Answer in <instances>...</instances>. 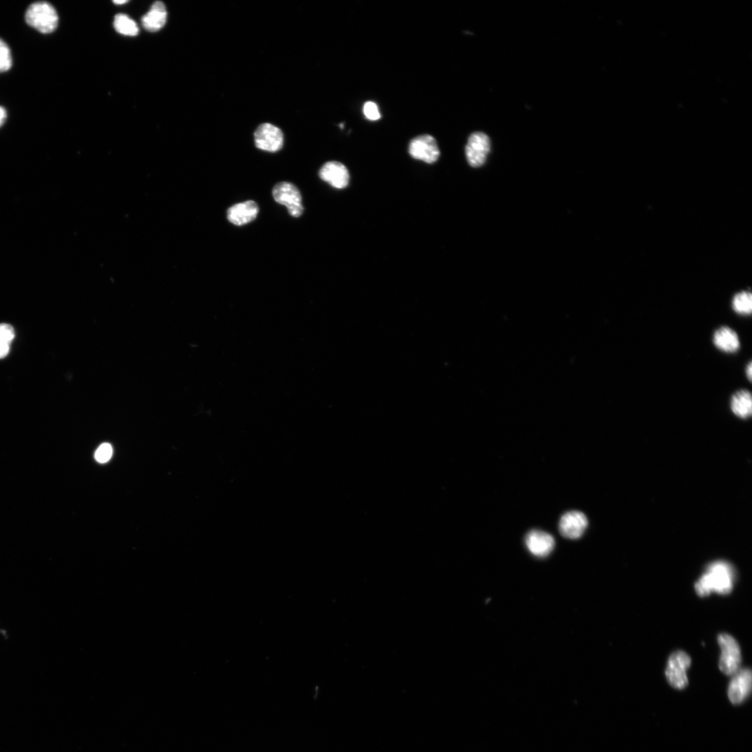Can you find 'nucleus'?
<instances>
[{"label":"nucleus","mask_w":752,"mask_h":752,"mask_svg":"<svg viewBox=\"0 0 752 752\" xmlns=\"http://www.w3.org/2000/svg\"><path fill=\"white\" fill-rule=\"evenodd\" d=\"M733 311L742 315H749L752 311V295L748 291L735 294L731 302Z\"/></svg>","instance_id":"obj_17"},{"label":"nucleus","mask_w":752,"mask_h":752,"mask_svg":"<svg viewBox=\"0 0 752 752\" xmlns=\"http://www.w3.org/2000/svg\"><path fill=\"white\" fill-rule=\"evenodd\" d=\"M529 551L537 557H545L553 550L555 541L552 535L540 530H532L525 537Z\"/></svg>","instance_id":"obj_12"},{"label":"nucleus","mask_w":752,"mask_h":752,"mask_svg":"<svg viewBox=\"0 0 752 752\" xmlns=\"http://www.w3.org/2000/svg\"><path fill=\"white\" fill-rule=\"evenodd\" d=\"M113 26L115 29L123 35L134 36L139 33L136 22L125 14H118L115 16Z\"/></svg>","instance_id":"obj_18"},{"label":"nucleus","mask_w":752,"mask_h":752,"mask_svg":"<svg viewBox=\"0 0 752 752\" xmlns=\"http://www.w3.org/2000/svg\"><path fill=\"white\" fill-rule=\"evenodd\" d=\"M691 658L684 652L678 650L669 657L666 668V677L674 688L682 689L688 684L687 671L691 665Z\"/></svg>","instance_id":"obj_4"},{"label":"nucleus","mask_w":752,"mask_h":752,"mask_svg":"<svg viewBox=\"0 0 752 752\" xmlns=\"http://www.w3.org/2000/svg\"><path fill=\"white\" fill-rule=\"evenodd\" d=\"M166 17L167 13L164 3L159 1H155L149 11L142 17V25L148 31H157L164 26Z\"/></svg>","instance_id":"obj_15"},{"label":"nucleus","mask_w":752,"mask_h":752,"mask_svg":"<svg viewBox=\"0 0 752 752\" xmlns=\"http://www.w3.org/2000/svg\"><path fill=\"white\" fill-rule=\"evenodd\" d=\"M408 150L413 158L428 164L435 162L440 155L435 139L429 134L420 135L412 139Z\"/></svg>","instance_id":"obj_8"},{"label":"nucleus","mask_w":752,"mask_h":752,"mask_svg":"<svg viewBox=\"0 0 752 752\" xmlns=\"http://www.w3.org/2000/svg\"><path fill=\"white\" fill-rule=\"evenodd\" d=\"M588 525L586 515L579 511L565 512L561 517L558 528L561 534L569 539H577L584 533Z\"/></svg>","instance_id":"obj_10"},{"label":"nucleus","mask_w":752,"mask_h":752,"mask_svg":"<svg viewBox=\"0 0 752 752\" xmlns=\"http://www.w3.org/2000/svg\"><path fill=\"white\" fill-rule=\"evenodd\" d=\"M718 643L721 653L719 661L720 670L727 675H733L741 663V651L737 641L728 634L718 636Z\"/></svg>","instance_id":"obj_3"},{"label":"nucleus","mask_w":752,"mask_h":752,"mask_svg":"<svg viewBox=\"0 0 752 752\" xmlns=\"http://www.w3.org/2000/svg\"><path fill=\"white\" fill-rule=\"evenodd\" d=\"M730 409L738 417L746 418L752 413V398L751 393L746 389L735 392L730 398Z\"/></svg>","instance_id":"obj_16"},{"label":"nucleus","mask_w":752,"mask_h":752,"mask_svg":"<svg viewBox=\"0 0 752 752\" xmlns=\"http://www.w3.org/2000/svg\"><path fill=\"white\" fill-rule=\"evenodd\" d=\"M746 375L749 381H751L752 378V363L749 361L746 366Z\"/></svg>","instance_id":"obj_23"},{"label":"nucleus","mask_w":752,"mask_h":752,"mask_svg":"<svg viewBox=\"0 0 752 752\" xmlns=\"http://www.w3.org/2000/svg\"><path fill=\"white\" fill-rule=\"evenodd\" d=\"M27 24L42 33L55 31L58 23V16L52 5L46 1L31 3L25 13Z\"/></svg>","instance_id":"obj_2"},{"label":"nucleus","mask_w":752,"mask_h":752,"mask_svg":"<svg viewBox=\"0 0 752 752\" xmlns=\"http://www.w3.org/2000/svg\"><path fill=\"white\" fill-rule=\"evenodd\" d=\"M112 453L113 449L111 446L108 443H104L96 450L95 458L98 462L104 463L110 460Z\"/></svg>","instance_id":"obj_21"},{"label":"nucleus","mask_w":752,"mask_h":752,"mask_svg":"<svg viewBox=\"0 0 752 752\" xmlns=\"http://www.w3.org/2000/svg\"><path fill=\"white\" fill-rule=\"evenodd\" d=\"M752 674L749 668L739 669L732 678L728 689L730 702L738 705L744 702L751 691Z\"/></svg>","instance_id":"obj_9"},{"label":"nucleus","mask_w":752,"mask_h":752,"mask_svg":"<svg viewBox=\"0 0 752 752\" xmlns=\"http://www.w3.org/2000/svg\"><path fill=\"white\" fill-rule=\"evenodd\" d=\"M257 148L270 152H277L283 146V133L280 128L269 123L258 125L253 134Z\"/></svg>","instance_id":"obj_6"},{"label":"nucleus","mask_w":752,"mask_h":752,"mask_svg":"<svg viewBox=\"0 0 752 752\" xmlns=\"http://www.w3.org/2000/svg\"><path fill=\"white\" fill-rule=\"evenodd\" d=\"M489 150V136L481 132L472 133L465 146V155L469 164L472 167L481 166L485 162Z\"/></svg>","instance_id":"obj_7"},{"label":"nucleus","mask_w":752,"mask_h":752,"mask_svg":"<svg viewBox=\"0 0 752 752\" xmlns=\"http://www.w3.org/2000/svg\"><path fill=\"white\" fill-rule=\"evenodd\" d=\"M735 572L732 565L723 561L709 564L705 572L695 583L698 595L705 597L712 592L721 595L730 593L733 586Z\"/></svg>","instance_id":"obj_1"},{"label":"nucleus","mask_w":752,"mask_h":752,"mask_svg":"<svg viewBox=\"0 0 752 752\" xmlns=\"http://www.w3.org/2000/svg\"><path fill=\"white\" fill-rule=\"evenodd\" d=\"M712 341L717 349L724 352H735L740 347V340L737 332L727 326L721 327L714 331Z\"/></svg>","instance_id":"obj_14"},{"label":"nucleus","mask_w":752,"mask_h":752,"mask_svg":"<svg viewBox=\"0 0 752 752\" xmlns=\"http://www.w3.org/2000/svg\"><path fill=\"white\" fill-rule=\"evenodd\" d=\"M272 194L277 203L287 207L291 216L298 217L302 214L304 207L301 196L293 184L288 182H279L274 187Z\"/></svg>","instance_id":"obj_5"},{"label":"nucleus","mask_w":752,"mask_h":752,"mask_svg":"<svg viewBox=\"0 0 752 752\" xmlns=\"http://www.w3.org/2000/svg\"><path fill=\"white\" fill-rule=\"evenodd\" d=\"M320 178L333 187L343 189L349 183V172L342 163L336 161L326 162L320 169Z\"/></svg>","instance_id":"obj_11"},{"label":"nucleus","mask_w":752,"mask_h":752,"mask_svg":"<svg viewBox=\"0 0 752 752\" xmlns=\"http://www.w3.org/2000/svg\"><path fill=\"white\" fill-rule=\"evenodd\" d=\"M12 66V56L8 45L0 38V72H4Z\"/></svg>","instance_id":"obj_20"},{"label":"nucleus","mask_w":752,"mask_h":752,"mask_svg":"<svg viewBox=\"0 0 752 752\" xmlns=\"http://www.w3.org/2000/svg\"><path fill=\"white\" fill-rule=\"evenodd\" d=\"M365 116L370 120H376L380 118V113L377 104L371 101L366 102L363 107Z\"/></svg>","instance_id":"obj_22"},{"label":"nucleus","mask_w":752,"mask_h":752,"mask_svg":"<svg viewBox=\"0 0 752 752\" xmlns=\"http://www.w3.org/2000/svg\"><path fill=\"white\" fill-rule=\"evenodd\" d=\"M15 336V329L11 324L5 322L0 323V359L8 354Z\"/></svg>","instance_id":"obj_19"},{"label":"nucleus","mask_w":752,"mask_h":752,"mask_svg":"<svg viewBox=\"0 0 752 752\" xmlns=\"http://www.w3.org/2000/svg\"><path fill=\"white\" fill-rule=\"evenodd\" d=\"M6 116L7 114L6 109L0 106V127L2 126V125L4 123L6 119Z\"/></svg>","instance_id":"obj_24"},{"label":"nucleus","mask_w":752,"mask_h":752,"mask_svg":"<svg viewBox=\"0 0 752 752\" xmlns=\"http://www.w3.org/2000/svg\"><path fill=\"white\" fill-rule=\"evenodd\" d=\"M127 2V1H123H123H118V0L113 1V3H116V4H123V3H125Z\"/></svg>","instance_id":"obj_25"},{"label":"nucleus","mask_w":752,"mask_h":752,"mask_svg":"<svg viewBox=\"0 0 752 752\" xmlns=\"http://www.w3.org/2000/svg\"><path fill=\"white\" fill-rule=\"evenodd\" d=\"M259 208L253 201H246L231 206L227 212L230 222L236 226H242L253 221L258 213Z\"/></svg>","instance_id":"obj_13"}]
</instances>
